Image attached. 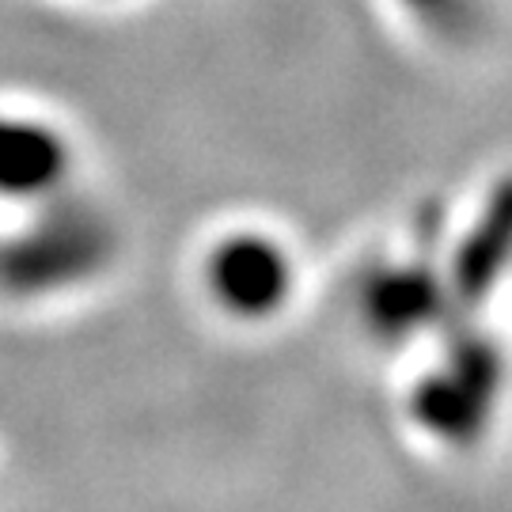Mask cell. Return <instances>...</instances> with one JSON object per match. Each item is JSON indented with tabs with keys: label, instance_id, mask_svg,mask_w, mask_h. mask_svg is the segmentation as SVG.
Listing matches in <instances>:
<instances>
[{
	"label": "cell",
	"instance_id": "7a4b0ae2",
	"mask_svg": "<svg viewBox=\"0 0 512 512\" xmlns=\"http://www.w3.org/2000/svg\"><path fill=\"white\" fill-rule=\"evenodd\" d=\"M205 289L224 315L239 323H266L293 300V255L266 232L220 236L205 255Z\"/></svg>",
	"mask_w": 512,
	"mask_h": 512
},
{
	"label": "cell",
	"instance_id": "5b68a950",
	"mask_svg": "<svg viewBox=\"0 0 512 512\" xmlns=\"http://www.w3.org/2000/svg\"><path fill=\"white\" fill-rule=\"evenodd\" d=\"M444 304V285L437 274L421 270V266H395L368 277L361 308L372 334L380 338H414Z\"/></svg>",
	"mask_w": 512,
	"mask_h": 512
},
{
	"label": "cell",
	"instance_id": "277c9868",
	"mask_svg": "<svg viewBox=\"0 0 512 512\" xmlns=\"http://www.w3.org/2000/svg\"><path fill=\"white\" fill-rule=\"evenodd\" d=\"M73 164V145L54 122L0 110V198L4 202L42 205L65 194Z\"/></svg>",
	"mask_w": 512,
	"mask_h": 512
},
{
	"label": "cell",
	"instance_id": "6da1fadb",
	"mask_svg": "<svg viewBox=\"0 0 512 512\" xmlns=\"http://www.w3.org/2000/svg\"><path fill=\"white\" fill-rule=\"evenodd\" d=\"M118 251L114 224L92 202L50 198L19 232L0 239V293L38 300L107 274Z\"/></svg>",
	"mask_w": 512,
	"mask_h": 512
},
{
	"label": "cell",
	"instance_id": "8992f818",
	"mask_svg": "<svg viewBox=\"0 0 512 512\" xmlns=\"http://www.w3.org/2000/svg\"><path fill=\"white\" fill-rule=\"evenodd\" d=\"M403 4H410V8H418V12H425V16H433V12H448L452 4H459V0H403Z\"/></svg>",
	"mask_w": 512,
	"mask_h": 512
},
{
	"label": "cell",
	"instance_id": "3957f363",
	"mask_svg": "<svg viewBox=\"0 0 512 512\" xmlns=\"http://www.w3.org/2000/svg\"><path fill=\"white\" fill-rule=\"evenodd\" d=\"M501 387V365L482 342H463L448 365L418 387L414 414L425 429L444 440H471L490 418V406Z\"/></svg>",
	"mask_w": 512,
	"mask_h": 512
}]
</instances>
